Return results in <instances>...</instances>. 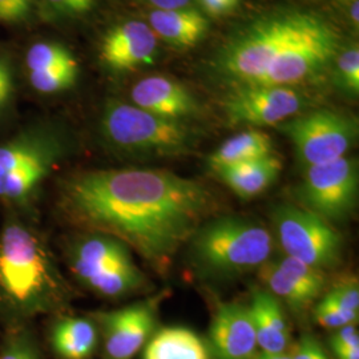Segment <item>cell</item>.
I'll return each mask as SVG.
<instances>
[{
  "instance_id": "484cf974",
  "label": "cell",
  "mask_w": 359,
  "mask_h": 359,
  "mask_svg": "<svg viewBox=\"0 0 359 359\" xmlns=\"http://www.w3.org/2000/svg\"><path fill=\"white\" fill-rule=\"evenodd\" d=\"M337 75L345 90L353 95L359 92V48L358 43L351 44L347 48H342L337 55L335 60Z\"/></svg>"
},
{
  "instance_id": "5b68a950",
  "label": "cell",
  "mask_w": 359,
  "mask_h": 359,
  "mask_svg": "<svg viewBox=\"0 0 359 359\" xmlns=\"http://www.w3.org/2000/svg\"><path fill=\"white\" fill-rule=\"evenodd\" d=\"M51 285L48 261L31 231L10 224L0 236V286L19 305H32Z\"/></svg>"
},
{
  "instance_id": "ac0fdd59",
  "label": "cell",
  "mask_w": 359,
  "mask_h": 359,
  "mask_svg": "<svg viewBox=\"0 0 359 359\" xmlns=\"http://www.w3.org/2000/svg\"><path fill=\"white\" fill-rule=\"evenodd\" d=\"M149 25L157 38L177 48L194 47L209 29L205 16L189 7L154 10L149 13Z\"/></svg>"
},
{
  "instance_id": "52a82bcc",
  "label": "cell",
  "mask_w": 359,
  "mask_h": 359,
  "mask_svg": "<svg viewBox=\"0 0 359 359\" xmlns=\"http://www.w3.org/2000/svg\"><path fill=\"white\" fill-rule=\"evenodd\" d=\"M294 145L298 160L306 167L345 157L358 139V121L330 109L297 116L278 126Z\"/></svg>"
},
{
  "instance_id": "e0dca14e",
  "label": "cell",
  "mask_w": 359,
  "mask_h": 359,
  "mask_svg": "<svg viewBox=\"0 0 359 359\" xmlns=\"http://www.w3.org/2000/svg\"><path fill=\"white\" fill-rule=\"evenodd\" d=\"M130 259L132 257L126 245L111 236L96 233L76 245L71 268L80 281L87 283L107 268Z\"/></svg>"
},
{
  "instance_id": "8992f818",
  "label": "cell",
  "mask_w": 359,
  "mask_h": 359,
  "mask_svg": "<svg viewBox=\"0 0 359 359\" xmlns=\"http://www.w3.org/2000/svg\"><path fill=\"white\" fill-rule=\"evenodd\" d=\"M274 228L285 255L314 269H333L342 257V237L330 222L305 208L280 206Z\"/></svg>"
},
{
  "instance_id": "2e32d148",
  "label": "cell",
  "mask_w": 359,
  "mask_h": 359,
  "mask_svg": "<svg viewBox=\"0 0 359 359\" xmlns=\"http://www.w3.org/2000/svg\"><path fill=\"white\" fill-rule=\"evenodd\" d=\"M250 316L256 332L257 345L262 353H286L290 329L280 301L269 292L256 290L252 297Z\"/></svg>"
},
{
  "instance_id": "836d02e7",
  "label": "cell",
  "mask_w": 359,
  "mask_h": 359,
  "mask_svg": "<svg viewBox=\"0 0 359 359\" xmlns=\"http://www.w3.org/2000/svg\"><path fill=\"white\" fill-rule=\"evenodd\" d=\"M206 13L213 16H222L233 13L241 0H198Z\"/></svg>"
},
{
  "instance_id": "3957f363",
  "label": "cell",
  "mask_w": 359,
  "mask_h": 359,
  "mask_svg": "<svg viewBox=\"0 0 359 359\" xmlns=\"http://www.w3.org/2000/svg\"><path fill=\"white\" fill-rule=\"evenodd\" d=\"M196 264L215 276H237L259 268L271 256L273 238L258 222L222 217L204 222L191 238Z\"/></svg>"
},
{
  "instance_id": "277c9868",
  "label": "cell",
  "mask_w": 359,
  "mask_h": 359,
  "mask_svg": "<svg viewBox=\"0 0 359 359\" xmlns=\"http://www.w3.org/2000/svg\"><path fill=\"white\" fill-rule=\"evenodd\" d=\"M102 133L117 151L135 156H181L196 144L194 132L184 121L168 120L115 100L104 108Z\"/></svg>"
},
{
  "instance_id": "4316f807",
  "label": "cell",
  "mask_w": 359,
  "mask_h": 359,
  "mask_svg": "<svg viewBox=\"0 0 359 359\" xmlns=\"http://www.w3.org/2000/svg\"><path fill=\"white\" fill-rule=\"evenodd\" d=\"M316 321L326 329H341L347 325H354L358 320V313L347 311L326 294L314 310Z\"/></svg>"
},
{
  "instance_id": "30bf717a",
  "label": "cell",
  "mask_w": 359,
  "mask_h": 359,
  "mask_svg": "<svg viewBox=\"0 0 359 359\" xmlns=\"http://www.w3.org/2000/svg\"><path fill=\"white\" fill-rule=\"evenodd\" d=\"M306 107V97L294 87H238L225 102L233 124L280 126Z\"/></svg>"
},
{
  "instance_id": "1f68e13d",
  "label": "cell",
  "mask_w": 359,
  "mask_h": 359,
  "mask_svg": "<svg viewBox=\"0 0 359 359\" xmlns=\"http://www.w3.org/2000/svg\"><path fill=\"white\" fill-rule=\"evenodd\" d=\"M330 344L333 351L359 347L358 330L354 327V325H347L341 329H337V333L330 339Z\"/></svg>"
},
{
  "instance_id": "4dcf8cb0",
  "label": "cell",
  "mask_w": 359,
  "mask_h": 359,
  "mask_svg": "<svg viewBox=\"0 0 359 359\" xmlns=\"http://www.w3.org/2000/svg\"><path fill=\"white\" fill-rule=\"evenodd\" d=\"M56 13L68 16H79L90 13L95 0H44Z\"/></svg>"
},
{
  "instance_id": "7402d4cb",
  "label": "cell",
  "mask_w": 359,
  "mask_h": 359,
  "mask_svg": "<svg viewBox=\"0 0 359 359\" xmlns=\"http://www.w3.org/2000/svg\"><path fill=\"white\" fill-rule=\"evenodd\" d=\"M97 329L86 318L67 317L52 330V346L63 359H87L97 346Z\"/></svg>"
},
{
  "instance_id": "7c38bea8",
  "label": "cell",
  "mask_w": 359,
  "mask_h": 359,
  "mask_svg": "<svg viewBox=\"0 0 359 359\" xmlns=\"http://www.w3.org/2000/svg\"><path fill=\"white\" fill-rule=\"evenodd\" d=\"M259 278L270 294L283 299L297 311L308 309L325 286L321 270L314 269L292 257L268 259L259 266Z\"/></svg>"
},
{
  "instance_id": "d590c367",
  "label": "cell",
  "mask_w": 359,
  "mask_h": 359,
  "mask_svg": "<svg viewBox=\"0 0 359 359\" xmlns=\"http://www.w3.org/2000/svg\"><path fill=\"white\" fill-rule=\"evenodd\" d=\"M157 10H175L188 7L191 0H148Z\"/></svg>"
},
{
  "instance_id": "ab89813d",
  "label": "cell",
  "mask_w": 359,
  "mask_h": 359,
  "mask_svg": "<svg viewBox=\"0 0 359 359\" xmlns=\"http://www.w3.org/2000/svg\"><path fill=\"white\" fill-rule=\"evenodd\" d=\"M253 359H293L290 354L281 353V354H268V353H262L259 355H256Z\"/></svg>"
},
{
  "instance_id": "ffe728a7",
  "label": "cell",
  "mask_w": 359,
  "mask_h": 359,
  "mask_svg": "<svg viewBox=\"0 0 359 359\" xmlns=\"http://www.w3.org/2000/svg\"><path fill=\"white\" fill-rule=\"evenodd\" d=\"M273 154V142L268 133L249 129L222 142L209 157V165L218 172L224 168L243 164Z\"/></svg>"
},
{
  "instance_id": "8d00e7d4",
  "label": "cell",
  "mask_w": 359,
  "mask_h": 359,
  "mask_svg": "<svg viewBox=\"0 0 359 359\" xmlns=\"http://www.w3.org/2000/svg\"><path fill=\"white\" fill-rule=\"evenodd\" d=\"M32 1L34 0H13L18 13H20L22 19L25 20L27 16L31 13V8H32Z\"/></svg>"
},
{
  "instance_id": "d4e9b609",
  "label": "cell",
  "mask_w": 359,
  "mask_h": 359,
  "mask_svg": "<svg viewBox=\"0 0 359 359\" xmlns=\"http://www.w3.org/2000/svg\"><path fill=\"white\" fill-rule=\"evenodd\" d=\"M77 76H79V65L28 72V79L32 88L46 95L62 92L74 87L76 83Z\"/></svg>"
},
{
  "instance_id": "603a6c76",
  "label": "cell",
  "mask_w": 359,
  "mask_h": 359,
  "mask_svg": "<svg viewBox=\"0 0 359 359\" xmlns=\"http://www.w3.org/2000/svg\"><path fill=\"white\" fill-rule=\"evenodd\" d=\"M144 283V276L130 259L127 262L116 264L103 270L86 283L95 292L105 297H120L129 294L139 289Z\"/></svg>"
},
{
  "instance_id": "7a4b0ae2",
  "label": "cell",
  "mask_w": 359,
  "mask_h": 359,
  "mask_svg": "<svg viewBox=\"0 0 359 359\" xmlns=\"http://www.w3.org/2000/svg\"><path fill=\"white\" fill-rule=\"evenodd\" d=\"M342 50L333 22L304 8L265 13L218 52V72L238 87H294L322 74Z\"/></svg>"
},
{
  "instance_id": "9a60e30c",
  "label": "cell",
  "mask_w": 359,
  "mask_h": 359,
  "mask_svg": "<svg viewBox=\"0 0 359 359\" xmlns=\"http://www.w3.org/2000/svg\"><path fill=\"white\" fill-rule=\"evenodd\" d=\"M133 105L168 120L182 121L198 112L192 93L177 81L164 76L145 77L130 92Z\"/></svg>"
},
{
  "instance_id": "d6986e66",
  "label": "cell",
  "mask_w": 359,
  "mask_h": 359,
  "mask_svg": "<svg viewBox=\"0 0 359 359\" xmlns=\"http://www.w3.org/2000/svg\"><path fill=\"white\" fill-rule=\"evenodd\" d=\"M281 160L269 154L243 164L224 168L216 172L233 192L243 198H252L265 192L280 176Z\"/></svg>"
},
{
  "instance_id": "cb8c5ba5",
  "label": "cell",
  "mask_w": 359,
  "mask_h": 359,
  "mask_svg": "<svg viewBox=\"0 0 359 359\" xmlns=\"http://www.w3.org/2000/svg\"><path fill=\"white\" fill-rule=\"evenodd\" d=\"M26 65L28 72H34L79 65V63L65 46L59 43L40 41L27 52Z\"/></svg>"
},
{
  "instance_id": "f546056e",
  "label": "cell",
  "mask_w": 359,
  "mask_h": 359,
  "mask_svg": "<svg viewBox=\"0 0 359 359\" xmlns=\"http://www.w3.org/2000/svg\"><path fill=\"white\" fill-rule=\"evenodd\" d=\"M290 355L293 359H329L313 335H304Z\"/></svg>"
},
{
  "instance_id": "5bb4252c",
  "label": "cell",
  "mask_w": 359,
  "mask_h": 359,
  "mask_svg": "<svg viewBox=\"0 0 359 359\" xmlns=\"http://www.w3.org/2000/svg\"><path fill=\"white\" fill-rule=\"evenodd\" d=\"M215 359H253L257 338L250 310L241 304L219 306L209 334Z\"/></svg>"
},
{
  "instance_id": "83f0119b",
  "label": "cell",
  "mask_w": 359,
  "mask_h": 359,
  "mask_svg": "<svg viewBox=\"0 0 359 359\" xmlns=\"http://www.w3.org/2000/svg\"><path fill=\"white\" fill-rule=\"evenodd\" d=\"M327 295L335 301L341 308L347 311L358 313L359 310V287L355 280L342 281L334 286L333 290L329 292Z\"/></svg>"
},
{
  "instance_id": "f35d334b",
  "label": "cell",
  "mask_w": 359,
  "mask_h": 359,
  "mask_svg": "<svg viewBox=\"0 0 359 359\" xmlns=\"http://www.w3.org/2000/svg\"><path fill=\"white\" fill-rule=\"evenodd\" d=\"M359 0H351V4H350V8H348V16H350V20L353 25H355V27H358L359 25Z\"/></svg>"
},
{
  "instance_id": "d6a6232c",
  "label": "cell",
  "mask_w": 359,
  "mask_h": 359,
  "mask_svg": "<svg viewBox=\"0 0 359 359\" xmlns=\"http://www.w3.org/2000/svg\"><path fill=\"white\" fill-rule=\"evenodd\" d=\"M13 93V71L6 60L0 59V111L8 104Z\"/></svg>"
},
{
  "instance_id": "4fadbf2b",
  "label": "cell",
  "mask_w": 359,
  "mask_h": 359,
  "mask_svg": "<svg viewBox=\"0 0 359 359\" xmlns=\"http://www.w3.org/2000/svg\"><path fill=\"white\" fill-rule=\"evenodd\" d=\"M158 41L154 29L144 22L130 20L108 31L102 43L104 65L115 71H130L152 65Z\"/></svg>"
},
{
  "instance_id": "9c48e42d",
  "label": "cell",
  "mask_w": 359,
  "mask_h": 359,
  "mask_svg": "<svg viewBox=\"0 0 359 359\" xmlns=\"http://www.w3.org/2000/svg\"><path fill=\"white\" fill-rule=\"evenodd\" d=\"M59 147L43 135H25L0 145V197L26 198L50 173Z\"/></svg>"
},
{
  "instance_id": "ba28073f",
  "label": "cell",
  "mask_w": 359,
  "mask_h": 359,
  "mask_svg": "<svg viewBox=\"0 0 359 359\" xmlns=\"http://www.w3.org/2000/svg\"><path fill=\"white\" fill-rule=\"evenodd\" d=\"M358 187V163L345 156L308 167L297 196L302 208L332 224L345 219L354 210Z\"/></svg>"
},
{
  "instance_id": "44dd1931",
  "label": "cell",
  "mask_w": 359,
  "mask_h": 359,
  "mask_svg": "<svg viewBox=\"0 0 359 359\" xmlns=\"http://www.w3.org/2000/svg\"><path fill=\"white\" fill-rule=\"evenodd\" d=\"M144 359H209L204 342L187 327H164L147 342Z\"/></svg>"
},
{
  "instance_id": "f1b7e54d",
  "label": "cell",
  "mask_w": 359,
  "mask_h": 359,
  "mask_svg": "<svg viewBox=\"0 0 359 359\" xmlns=\"http://www.w3.org/2000/svg\"><path fill=\"white\" fill-rule=\"evenodd\" d=\"M0 359H40V357L28 338L15 337L3 348Z\"/></svg>"
},
{
  "instance_id": "8fae6325",
  "label": "cell",
  "mask_w": 359,
  "mask_h": 359,
  "mask_svg": "<svg viewBox=\"0 0 359 359\" xmlns=\"http://www.w3.org/2000/svg\"><path fill=\"white\" fill-rule=\"evenodd\" d=\"M156 299L99 316L107 359H132L149 341L156 325Z\"/></svg>"
},
{
  "instance_id": "6da1fadb",
  "label": "cell",
  "mask_w": 359,
  "mask_h": 359,
  "mask_svg": "<svg viewBox=\"0 0 359 359\" xmlns=\"http://www.w3.org/2000/svg\"><path fill=\"white\" fill-rule=\"evenodd\" d=\"M62 204L79 225L114 237L163 270L215 210L216 198L198 181L169 170L124 168L68 180Z\"/></svg>"
},
{
  "instance_id": "74e56055",
  "label": "cell",
  "mask_w": 359,
  "mask_h": 359,
  "mask_svg": "<svg viewBox=\"0 0 359 359\" xmlns=\"http://www.w3.org/2000/svg\"><path fill=\"white\" fill-rule=\"evenodd\" d=\"M338 359H359V347L355 348H344L334 351Z\"/></svg>"
},
{
  "instance_id": "e575fe53",
  "label": "cell",
  "mask_w": 359,
  "mask_h": 359,
  "mask_svg": "<svg viewBox=\"0 0 359 359\" xmlns=\"http://www.w3.org/2000/svg\"><path fill=\"white\" fill-rule=\"evenodd\" d=\"M0 22L1 23H19L23 22L18 13L13 0H0Z\"/></svg>"
}]
</instances>
